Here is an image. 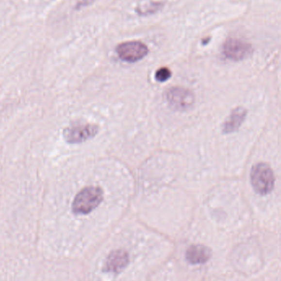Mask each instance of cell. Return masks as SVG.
I'll list each match as a JSON object with an SVG mask.
<instances>
[{
  "label": "cell",
  "instance_id": "6da1fadb",
  "mask_svg": "<svg viewBox=\"0 0 281 281\" xmlns=\"http://www.w3.org/2000/svg\"><path fill=\"white\" fill-rule=\"evenodd\" d=\"M103 200V192L99 187H86L74 198L72 204L73 212L76 215H87L97 208Z\"/></svg>",
  "mask_w": 281,
  "mask_h": 281
},
{
  "label": "cell",
  "instance_id": "7a4b0ae2",
  "mask_svg": "<svg viewBox=\"0 0 281 281\" xmlns=\"http://www.w3.org/2000/svg\"><path fill=\"white\" fill-rule=\"evenodd\" d=\"M251 183L258 194L270 193L275 185V176L272 169L265 163L254 165L251 171Z\"/></svg>",
  "mask_w": 281,
  "mask_h": 281
},
{
  "label": "cell",
  "instance_id": "3957f363",
  "mask_svg": "<svg viewBox=\"0 0 281 281\" xmlns=\"http://www.w3.org/2000/svg\"><path fill=\"white\" fill-rule=\"evenodd\" d=\"M119 57L124 61L134 62L142 60L149 53L147 46L140 41H127L121 43L116 48Z\"/></svg>",
  "mask_w": 281,
  "mask_h": 281
},
{
  "label": "cell",
  "instance_id": "277c9868",
  "mask_svg": "<svg viewBox=\"0 0 281 281\" xmlns=\"http://www.w3.org/2000/svg\"><path fill=\"white\" fill-rule=\"evenodd\" d=\"M99 132V127L90 124H76L67 127L64 137L69 143H80L93 138Z\"/></svg>",
  "mask_w": 281,
  "mask_h": 281
},
{
  "label": "cell",
  "instance_id": "5b68a950",
  "mask_svg": "<svg viewBox=\"0 0 281 281\" xmlns=\"http://www.w3.org/2000/svg\"><path fill=\"white\" fill-rule=\"evenodd\" d=\"M224 54L227 58L234 61L248 57L252 49L250 44L239 38H229L224 45Z\"/></svg>",
  "mask_w": 281,
  "mask_h": 281
},
{
  "label": "cell",
  "instance_id": "8992f818",
  "mask_svg": "<svg viewBox=\"0 0 281 281\" xmlns=\"http://www.w3.org/2000/svg\"><path fill=\"white\" fill-rule=\"evenodd\" d=\"M166 100L170 105L179 110H185L194 104L193 93L182 87H172L166 92Z\"/></svg>",
  "mask_w": 281,
  "mask_h": 281
},
{
  "label": "cell",
  "instance_id": "52a82bcc",
  "mask_svg": "<svg viewBox=\"0 0 281 281\" xmlns=\"http://www.w3.org/2000/svg\"><path fill=\"white\" fill-rule=\"evenodd\" d=\"M129 263V255L124 250L112 251L107 257L104 269L108 272L118 273L127 266Z\"/></svg>",
  "mask_w": 281,
  "mask_h": 281
},
{
  "label": "cell",
  "instance_id": "ba28073f",
  "mask_svg": "<svg viewBox=\"0 0 281 281\" xmlns=\"http://www.w3.org/2000/svg\"><path fill=\"white\" fill-rule=\"evenodd\" d=\"M211 250L204 245H192L186 251V260L191 264H204L210 259Z\"/></svg>",
  "mask_w": 281,
  "mask_h": 281
},
{
  "label": "cell",
  "instance_id": "9c48e42d",
  "mask_svg": "<svg viewBox=\"0 0 281 281\" xmlns=\"http://www.w3.org/2000/svg\"><path fill=\"white\" fill-rule=\"evenodd\" d=\"M247 116V110L243 107L234 109L229 118L224 122L223 132L224 133H234L240 127Z\"/></svg>",
  "mask_w": 281,
  "mask_h": 281
},
{
  "label": "cell",
  "instance_id": "30bf717a",
  "mask_svg": "<svg viewBox=\"0 0 281 281\" xmlns=\"http://www.w3.org/2000/svg\"><path fill=\"white\" fill-rule=\"evenodd\" d=\"M171 76H172V72L170 71L169 68H165V67L159 68L155 73L156 80L160 82L167 81Z\"/></svg>",
  "mask_w": 281,
  "mask_h": 281
}]
</instances>
